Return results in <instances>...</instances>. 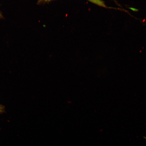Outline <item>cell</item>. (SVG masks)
I'll return each instance as SVG.
<instances>
[{
	"label": "cell",
	"mask_w": 146,
	"mask_h": 146,
	"mask_svg": "<svg viewBox=\"0 0 146 146\" xmlns=\"http://www.w3.org/2000/svg\"><path fill=\"white\" fill-rule=\"evenodd\" d=\"M5 107L3 106L0 105V113L5 112Z\"/></svg>",
	"instance_id": "1"
},
{
	"label": "cell",
	"mask_w": 146,
	"mask_h": 146,
	"mask_svg": "<svg viewBox=\"0 0 146 146\" xmlns=\"http://www.w3.org/2000/svg\"><path fill=\"white\" fill-rule=\"evenodd\" d=\"M51 1V0H38V3H41L46 2L50 1Z\"/></svg>",
	"instance_id": "2"
},
{
	"label": "cell",
	"mask_w": 146,
	"mask_h": 146,
	"mask_svg": "<svg viewBox=\"0 0 146 146\" xmlns=\"http://www.w3.org/2000/svg\"><path fill=\"white\" fill-rule=\"evenodd\" d=\"M129 9H131V10L133 11L134 12H138L139 10L138 9H137L135 8H131V7H129V8H128Z\"/></svg>",
	"instance_id": "3"
},
{
	"label": "cell",
	"mask_w": 146,
	"mask_h": 146,
	"mask_svg": "<svg viewBox=\"0 0 146 146\" xmlns=\"http://www.w3.org/2000/svg\"><path fill=\"white\" fill-rule=\"evenodd\" d=\"M3 18V16L1 14V13L0 12V18Z\"/></svg>",
	"instance_id": "4"
}]
</instances>
